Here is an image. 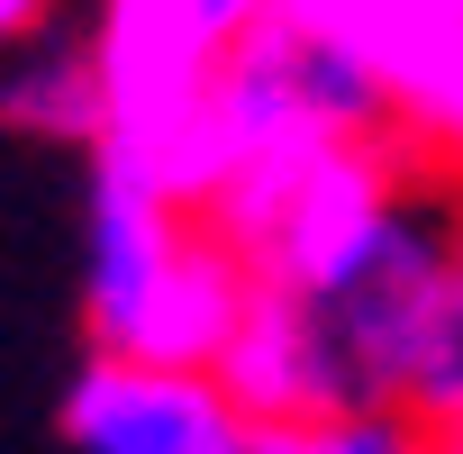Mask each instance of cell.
<instances>
[{
	"instance_id": "obj_1",
	"label": "cell",
	"mask_w": 463,
	"mask_h": 454,
	"mask_svg": "<svg viewBox=\"0 0 463 454\" xmlns=\"http://www.w3.org/2000/svg\"><path fill=\"white\" fill-rule=\"evenodd\" d=\"M255 300V264L218 227L128 164L91 155V209H82V318L100 355L146 364H218Z\"/></svg>"
},
{
	"instance_id": "obj_7",
	"label": "cell",
	"mask_w": 463,
	"mask_h": 454,
	"mask_svg": "<svg viewBox=\"0 0 463 454\" xmlns=\"http://www.w3.org/2000/svg\"><path fill=\"white\" fill-rule=\"evenodd\" d=\"M173 10H182V28H191L209 55H227L237 37H255V28L282 10V0H173Z\"/></svg>"
},
{
	"instance_id": "obj_8",
	"label": "cell",
	"mask_w": 463,
	"mask_h": 454,
	"mask_svg": "<svg viewBox=\"0 0 463 454\" xmlns=\"http://www.w3.org/2000/svg\"><path fill=\"white\" fill-rule=\"evenodd\" d=\"M55 10H64V0H0V46H19V37H28L37 19H55Z\"/></svg>"
},
{
	"instance_id": "obj_9",
	"label": "cell",
	"mask_w": 463,
	"mask_h": 454,
	"mask_svg": "<svg viewBox=\"0 0 463 454\" xmlns=\"http://www.w3.org/2000/svg\"><path fill=\"white\" fill-rule=\"evenodd\" d=\"M436 445H445V454H463V436H436Z\"/></svg>"
},
{
	"instance_id": "obj_6",
	"label": "cell",
	"mask_w": 463,
	"mask_h": 454,
	"mask_svg": "<svg viewBox=\"0 0 463 454\" xmlns=\"http://www.w3.org/2000/svg\"><path fill=\"white\" fill-rule=\"evenodd\" d=\"M409 418H427L436 436H463V227H454V255L418 336V373H409Z\"/></svg>"
},
{
	"instance_id": "obj_5",
	"label": "cell",
	"mask_w": 463,
	"mask_h": 454,
	"mask_svg": "<svg viewBox=\"0 0 463 454\" xmlns=\"http://www.w3.org/2000/svg\"><path fill=\"white\" fill-rule=\"evenodd\" d=\"M255 454H445V445L427 418H409V400H364V409L255 427Z\"/></svg>"
},
{
	"instance_id": "obj_2",
	"label": "cell",
	"mask_w": 463,
	"mask_h": 454,
	"mask_svg": "<svg viewBox=\"0 0 463 454\" xmlns=\"http://www.w3.org/2000/svg\"><path fill=\"white\" fill-rule=\"evenodd\" d=\"M55 427L73 454H255V418L227 400L209 364H146L100 345L64 382Z\"/></svg>"
},
{
	"instance_id": "obj_3",
	"label": "cell",
	"mask_w": 463,
	"mask_h": 454,
	"mask_svg": "<svg viewBox=\"0 0 463 454\" xmlns=\"http://www.w3.org/2000/svg\"><path fill=\"white\" fill-rule=\"evenodd\" d=\"M209 373L227 382V400H237L255 427L327 418V409H364V382H354V364H345V345H336L327 309H318V300H300V291H282V282H255V300H246L237 336L218 345V364H209Z\"/></svg>"
},
{
	"instance_id": "obj_4",
	"label": "cell",
	"mask_w": 463,
	"mask_h": 454,
	"mask_svg": "<svg viewBox=\"0 0 463 454\" xmlns=\"http://www.w3.org/2000/svg\"><path fill=\"white\" fill-rule=\"evenodd\" d=\"M0 128L100 146V37H91V19L55 10L19 46H0Z\"/></svg>"
}]
</instances>
